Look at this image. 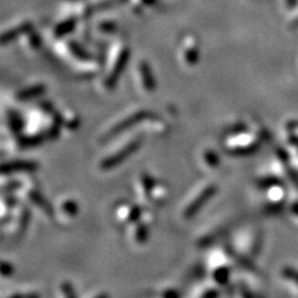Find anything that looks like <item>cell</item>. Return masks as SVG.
Wrapping results in <instances>:
<instances>
[{
    "label": "cell",
    "mask_w": 298,
    "mask_h": 298,
    "mask_svg": "<svg viewBox=\"0 0 298 298\" xmlns=\"http://www.w3.org/2000/svg\"><path fill=\"white\" fill-rule=\"evenodd\" d=\"M36 168L34 163L22 160V162H10L3 165V174L5 173H15V172H31Z\"/></svg>",
    "instance_id": "cell-3"
},
{
    "label": "cell",
    "mask_w": 298,
    "mask_h": 298,
    "mask_svg": "<svg viewBox=\"0 0 298 298\" xmlns=\"http://www.w3.org/2000/svg\"><path fill=\"white\" fill-rule=\"evenodd\" d=\"M61 292H62V297L64 298H76L72 287H71L70 285H67V283H65V285L62 286Z\"/></svg>",
    "instance_id": "cell-4"
},
{
    "label": "cell",
    "mask_w": 298,
    "mask_h": 298,
    "mask_svg": "<svg viewBox=\"0 0 298 298\" xmlns=\"http://www.w3.org/2000/svg\"><path fill=\"white\" fill-rule=\"evenodd\" d=\"M214 192H215V188H214L213 185H209L205 188V189L202 190L199 195L195 196V199H194L190 204H188V207L185 208V211H184V215H185L187 217L193 216L194 214H195L198 210H200V208L202 207V205H204L205 202L211 198V195H213Z\"/></svg>",
    "instance_id": "cell-1"
},
{
    "label": "cell",
    "mask_w": 298,
    "mask_h": 298,
    "mask_svg": "<svg viewBox=\"0 0 298 298\" xmlns=\"http://www.w3.org/2000/svg\"><path fill=\"white\" fill-rule=\"evenodd\" d=\"M137 147H138V142L129 143V144L126 145L122 151H119L117 153L113 154V156L107 158V159L102 163V168H111V166L117 165V164L121 163L127 156H131V154L136 151Z\"/></svg>",
    "instance_id": "cell-2"
},
{
    "label": "cell",
    "mask_w": 298,
    "mask_h": 298,
    "mask_svg": "<svg viewBox=\"0 0 298 298\" xmlns=\"http://www.w3.org/2000/svg\"><path fill=\"white\" fill-rule=\"evenodd\" d=\"M95 298H107V296H104V294H98V296Z\"/></svg>",
    "instance_id": "cell-5"
}]
</instances>
